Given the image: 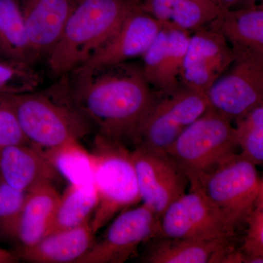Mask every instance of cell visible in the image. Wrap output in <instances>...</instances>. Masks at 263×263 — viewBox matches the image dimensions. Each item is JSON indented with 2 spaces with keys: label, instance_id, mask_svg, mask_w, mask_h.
Returning a JSON list of instances; mask_svg holds the SVG:
<instances>
[{
  "label": "cell",
  "instance_id": "24",
  "mask_svg": "<svg viewBox=\"0 0 263 263\" xmlns=\"http://www.w3.org/2000/svg\"><path fill=\"white\" fill-rule=\"evenodd\" d=\"M37 65L0 57V95H18L40 89L44 83Z\"/></svg>",
  "mask_w": 263,
  "mask_h": 263
},
{
  "label": "cell",
  "instance_id": "5",
  "mask_svg": "<svg viewBox=\"0 0 263 263\" xmlns=\"http://www.w3.org/2000/svg\"><path fill=\"white\" fill-rule=\"evenodd\" d=\"M231 122L209 107L164 151L187 176L190 186L237 155L236 132Z\"/></svg>",
  "mask_w": 263,
  "mask_h": 263
},
{
  "label": "cell",
  "instance_id": "1",
  "mask_svg": "<svg viewBox=\"0 0 263 263\" xmlns=\"http://www.w3.org/2000/svg\"><path fill=\"white\" fill-rule=\"evenodd\" d=\"M65 76L71 104L98 133L125 146H138L141 123L157 98L142 67L129 62L79 67Z\"/></svg>",
  "mask_w": 263,
  "mask_h": 263
},
{
  "label": "cell",
  "instance_id": "22",
  "mask_svg": "<svg viewBox=\"0 0 263 263\" xmlns=\"http://www.w3.org/2000/svg\"><path fill=\"white\" fill-rule=\"evenodd\" d=\"M97 204L98 195L94 182L69 185L60 195L48 234L76 228L90 220Z\"/></svg>",
  "mask_w": 263,
  "mask_h": 263
},
{
  "label": "cell",
  "instance_id": "10",
  "mask_svg": "<svg viewBox=\"0 0 263 263\" xmlns=\"http://www.w3.org/2000/svg\"><path fill=\"white\" fill-rule=\"evenodd\" d=\"M160 217L146 205L118 214L105 233L76 263H123L143 243L158 236Z\"/></svg>",
  "mask_w": 263,
  "mask_h": 263
},
{
  "label": "cell",
  "instance_id": "18",
  "mask_svg": "<svg viewBox=\"0 0 263 263\" xmlns=\"http://www.w3.org/2000/svg\"><path fill=\"white\" fill-rule=\"evenodd\" d=\"M208 25L224 37L235 55H263L262 5L223 10Z\"/></svg>",
  "mask_w": 263,
  "mask_h": 263
},
{
  "label": "cell",
  "instance_id": "4",
  "mask_svg": "<svg viewBox=\"0 0 263 263\" xmlns=\"http://www.w3.org/2000/svg\"><path fill=\"white\" fill-rule=\"evenodd\" d=\"M98 204L90 226L96 235L118 214L141 200L131 151L98 133L89 152Z\"/></svg>",
  "mask_w": 263,
  "mask_h": 263
},
{
  "label": "cell",
  "instance_id": "9",
  "mask_svg": "<svg viewBox=\"0 0 263 263\" xmlns=\"http://www.w3.org/2000/svg\"><path fill=\"white\" fill-rule=\"evenodd\" d=\"M206 92L209 107L236 121L263 105V55H235Z\"/></svg>",
  "mask_w": 263,
  "mask_h": 263
},
{
  "label": "cell",
  "instance_id": "27",
  "mask_svg": "<svg viewBox=\"0 0 263 263\" xmlns=\"http://www.w3.org/2000/svg\"><path fill=\"white\" fill-rule=\"evenodd\" d=\"M26 195L27 193L12 187L0 177V238L15 240Z\"/></svg>",
  "mask_w": 263,
  "mask_h": 263
},
{
  "label": "cell",
  "instance_id": "15",
  "mask_svg": "<svg viewBox=\"0 0 263 263\" xmlns=\"http://www.w3.org/2000/svg\"><path fill=\"white\" fill-rule=\"evenodd\" d=\"M59 176L41 148L22 144L0 151V177L16 190L28 193L53 184Z\"/></svg>",
  "mask_w": 263,
  "mask_h": 263
},
{
  "label": "cell",
  "instance_id": "16",
  "mask_svg": "<svg viewBox=\"0 0 263 263\" xmlns=\"http://www.w3.org/2000/svg\"><path fill=\"white\" fill-rule=\"evenodd\" d=\"M90 220L81 226L50 233L31 247H19V259L34 263H76L95 242Z\"/></svg>",
  "mask_w": 263,
  "mask_h": 263
},
{
  "label": "cell",
  "instance_id": "21",
  "mask_svg": "<svg viewBox=\"0 0 263 263\" xmlns=\"http://www.w3.org/2000/svg\"><path fill=\"white\" fill-rule=\"evenodd\" d=\"M0 57L37 65L18 0H0Z\"/></svg>",
  "mask_w": 263,
  "mask_h": 263
},
{
  "label": "cell",
  "instance_id": "20",
  "mask_svg": "<svg viewBox=\"0 0 263 263\" xmlns=\"http://www.w3.org/2000/svg\"><path fill=\"white\" fill-rule=\"evenodd\" d=\"M60 197L53 184L43 185L27 193L15 235L20 247L35 245L49 233Z\"/></svg>",
  "mask_w": 263,
  "mask_h": 263
},
{
  "label": "cell",
  "instance_id": "3",
  "mask_svg": "<svg viewBox=\"0 0 263 263\" xmlns=\"http://www.w3.org/2000/svg\"><path fill=\"white\" fill-rule=\"evenodd\" d=\"M134 0H74L61 35L47 62L60 78L85 62L115 34Z\"/></svg>",
  "mask_w": 263,
  "mask_h": 263
},
{
  "label": "cell",
  "instance_id": "25",
  "mask_svg": "<svg viewBox=\"0 0 263 263\" xmlns=\"http://www.w3.org/2000/svg\"><path fill=\"white\" fill-rule=\"evenodd\" d=\"M236 122L237 142L240 157L254 165L263 163V105L240 118Z\"/></svg>",
  "mask_w": 263,
  "mask_h": 263
},
{
  "label": "cell",
  "instance_id": "17",
  "mask_svg": "<svg viewBox=\"0 0 263 263\" xmlns=\"http://www.w3.org/2000/svg\"><path fill=\"white\" fill-rule=\"evenodd\" d=\"M148 245L142 262L147 263H222L232 239L195 240L156 237Z\"/></svg>",
  "mask_w": 263,
  "mask_h": 263
},
{
  "label": "cell",
  "instance_id": "23",
  "mask_svg": "<svg viewBox=\"0 0 263 263\" xmlns=\"http://www.w3.org/2000/svg\"><path fill=\"white\" fill-rule=\"evenodd\" d=\"M43 151L59 175L67 179L70 184L93 182L89 152L81 146L79 141L67 142L56 148Z\"/></svg>",
  "mask_w": 263,
  "mask_h": 263
},
{
  "label": "cell",
  "instance_id": "11",
  "mask_svg": "<svg viewBox=\"0 0 263 263\" xmlns=\"http://www.w3.org/2000/svg\"><path fill=\"white\" fill-rule=\"evenodd\" d=\"M131 157L141 202L160 218L173 202L186 193L187 176L165 152L136 146L131 151Z\"/></svg>",
  "mask_w": 263,
  "mask_h": 263
},
{
  "label": "cell",
  "instance_id": "30",
  "mask_svg": "<svg viewBox=\"0 0 263 263\" xmlns=\"http://www.w3.org/2000/svg\"><path fill=\"white\" fill-rule=\"evenodd\" d=\"M22 144L30 143L21 129L14 112L0 98V151Z\"/></svg>",
  "mask_w": 263,
  "mask_h": 263
},
{
  "label": "cell",
  "instance_id": "19",
  "mask_svg": "<svg viewBox=\"0 0 263 263\" xmlns=\"http://www.w3.org/2000/svg\"><path fill=\"white\" fill-rule=\"evenodd\" d=\"M140 9L165 27L197 31L205 27L223 10L212 0H135Z\"/></svg>",
  "mask_w": 263,
  "mask_h": 263
},
{
  "label": "cell",
  "instance_id": "14",
  "mask_svg": "<svg viewBox=\"0 0 263 263\" xmlns=\"http://www.w3.org/2000/svg\"><path fill=\"white\" fill-rule=\"evenodd\" d=\"M29 41L41 61L47 60L61 35L74 0H18Z\"/></svg>",
  "mask_w": 263,
  "mask_h": 263
},
{
  "label": "cell",
  "instance_id": "2",
  "mask_svg": "<svg viewBox=\"0 0 263 263\" xmlns=\"http://www.w3.org/2000/svg\"><path fill=\"white\" fill-rule=\"evenodd\" d=\"M0 98L14 112L29 143L42 150L80 141L95 127L71 104L66 76L46 89Z\"/></svg>",
  "mask_w": 263,
  "mask_h": 263
},
{
  "label": "cell",
  "instance_id": "7",
  "mask_svg": "<svg viewBox=\"0 0 263 263\" xmlns=\"http://www.w3.org/2000/svg\"><path fill=\"white\" fill-rule=\"evenodd\" d=\"M236 226L198 186H190L164 211L157 237L195 240L232 239Z\"/></svg>",
  "mask_w": 263,
  "mask_h": 263
},
{
  "label": "cell",
  "instance_id": "26",
  "mask_svg": "<svg viewBox=\"0 0 263 263\" xmlns=\"http://www.w3.org/2000/svg\"><path fill=\"white\" fill-rule=\"evenodd\" d=\"M165 27V26H164ZM167 32L164 68V90L167 94L179 88L178 81L187 52L190 32L176 27H165Z\"/></svg>",
  "mask_w": 263,
  "mask_h": 263
},
{
  "label": "cell",
  "instance_id": "29",
  "mask_svg": "<svg viewBox=\"0 0 263 263\" xmlns=\"http://www.w3.org/2000/svg\"><path fill=\"white\" fill-rule=\"evenodd\" d=\"M247 223L243 247L245 263L263 262V200L257 204L247 216Z\"/></svg>",
  "mask_w": 263,
  "mask_h": 263
},
{
  "label": "cell",
  "instance_id": "31",
  "mask_svg": "<svg viewBox=\"0 0 263 263\" xmlns=\"http://www.w3.org/2000/svg\"><path fill=\"white\" fill-rule=\"evenodd\" d=\"M19 258L15 252H10L0 247V263L18 262Z\"/></svg>",
  "mask_w": 263,
  "mask_h": 263
},
{
  "label": "cell",
  "instance_id": "8",
  "mask_svg": "<svg viewBox=\"0 0 263 263\" xmlns=\"http://www.w3.org/2000/svg\"><path fill=\"white\" fill-rule=\"evenodd\" d=\"M162 95L141 123L138 146L164 152L209 108L205 93L184 86Z\"/></svg>",
  "mask_w": 263,
  "mask_h": 263
},
{
  "label": "cell",
  "instance_id": "6",
  "mask_svg": "<svg viewBox=\"0 0 263 263\" xmlns=\"http://www.w3.org/2000/svg\"><path fill=\"white\" fill-rule=\"evenodd\" d=\"M198 186L205 197L235 226L245 221L263 200V182L257 166L235 155L202 176Z\"/></svg>",
  "mask_w": 263,
  "mask_h": 263
},
{
  "label": "cell",
  "instance_id": "33",
  "mask_svg": "<svg viewBox=\"0 0 263 263\" xmlns=\"http://www.w3.org/2000/svg\"><path fill=\"white\" fill-rule=\"evenodd\" d=\"M258 0H237V5L238 8H247V7L253 6L257 5Z\"/></svg>",
  "mask_w": 263,
  "mask_h": 263
},
{
  "label": "cell",
  "instance_id": "12",
  "mask_svg": "<svg viewBox=\"0 0 263 263\" xmlns=\"http://www.w3.org/2000/svg\"><path fill=\"white\" fill-rule=\"evenodd\" d=\"M224 37L216 31L202 28L190 36L180 78L183 86L206 94L212 84L235 60Z\"/></svg>",
  "mask_w": 263,
  "mask_h": 263
},
{
  "label": "cell",
  "instance_id": "32",
  "mask_svg": "<svg viewBox=\"0 0 263 263\" xmlns=\"http://www.w3.org/2000/svg\"><path fill=\"white\" fill-rule=\"evenodd\" d=\"M212 1L223 10L232 9L237 5V0H212Z\"/></svg>",
  "mask_w": 263,
  "mask_h": 263
},
{
  "label": "cell",
  "instance_id": "28",
  "mask_svg": "<svg viewBox=\"0 0 263 263\" xmlns=\"http://www.w3.org/2000/svg\"><path fill=\"white\" fill-rule=\"evenodd\" d=\"M167 32L165 27L161 29L149 47L142 56L143 74L148 84L155 86L160 93L164 90V68L167 49Z\"/></svg>",
  "mask_w": 263,
  "mask_h": 263
},
{
  "label": "cell",
  "instance_id": "13",
  "mask_svg": "<svg viewBox=\"0 0 263 263\" xmlns=\"http://www.w3.org/2000/svg\"><path fill=\"white\" fill-rule=\"evenodd\" d=\"M163 27L135 1L115 34L80 67H106L142 57Z\"/></svg>",
  "mask_w": 263,
  "mask_h": 263
}]
</instances>
